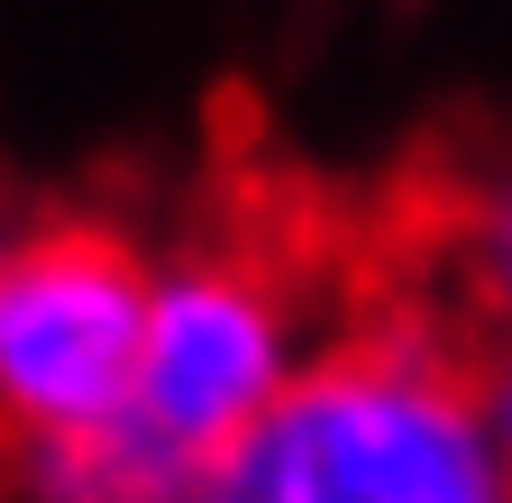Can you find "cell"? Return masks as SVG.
<instances>
[{"label": "cell", "instance_id": "obj_3", "mask_svg": "<svg viewBox=\"0 0 512 503\" xmlns=\"http://www.w3.org/2000/svg\"><path fill=\"white\" fill-rule=\"evenodd\" d=\"M147 247L101 211H0V449L128 412Z\"/></svg>", "mask_w": 512, "mask_h": 503}, {"label": "cell", "instance_id": "obj_1", "mask_svg": "<svg viewBox=\"0 0 512 503\" xmlns=\"http://www.w3.org/2000/svg\"><path fill=\"white\" fill-rule=\"evenodd\" d=\"M192 503H512L476 339L430 293L330 321L302 375L192 476Z\"/></svg>", "mask_w": 512, "mask_h": 503}, {"label": "cell", "instance_id": "obj_2", "mask_svg": "<svg viewBox=\"0 0 512 503\" xmlns=\"http://www.w3.org/2000/svg\"><path fill=\"white\" fill-rule=\"evenodd\" d=\"M330 339L311 266L266 229H202L147 257V321L128 366V421L211 467Z\"/></svg>", "mask_w": 512, "mask_h": 503}, {"label": "cell", "instance_id": "obj_6", "mask_svg": "<svg viewBox=\"0 0 512 503\" xmlns=\"http://www.w3.org/2000/svg\"><path fill=\"white\" fill-rule=\"evenodd\" d=\"M476 403H485L494 458H503V485H512V339H485L476 348Z\"/></svg>", "mask_w": 512, "mask_h": 503}, {"label": "cell", "instance_id": "obj_5", "mask_svg": "<svg viewBox=\"0 0 512 503\" xmlns=\"http://www.w3.org/2000/svg\"><path fill=\"white\" fill-rule=\"evenodd\" d=\"M421 257H430V302L448 321L512 339V156H485L458 183H439Z\"/></svg>", "mask_w": 512, "mask_h": 503}, {"label": "cell", "instance_id": "obj_4", "mask_svg": "<svg viewBox=\"0 0 512 503\" xmlns=\"http://www.w3.org/2000/svg\"><path fill=\"white\" fill-rule=\"evenodd\" d=\"M192 476L202 467L128 412L0 449V503H192Z\"/></svg>", "mask_w": 512, "mask_h": 503}]
</instances>
